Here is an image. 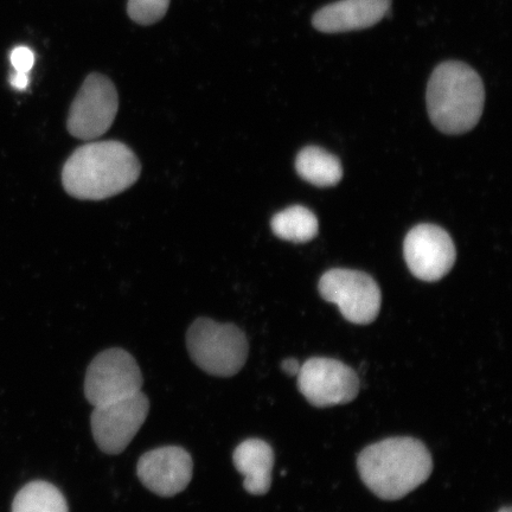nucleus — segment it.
<instances>
[{
    "label": "nucleus",
    "mask_w": 512,
    "mask_h": 512,
    "mask_svg": "<svg viewBox=\"0 0 512 512\" xmlns=\"http://www.w3.org/2000/svg\"><path fill=\"white\" fill-rule=\"evenodd\" d=\"M142 172L139 159L120 142L89 143L75 150L62 170V184L79 200H106L138 181Z\"/></svg>",
    "instance_id": "obj_1"
},
{
    "label": "nucleus",
    "mask_w": 512,
    "mask_h": 512,
    "mask_svg": "<svg viewBox=\"0 0 512 512\" xmlns=\"http://www.w3.org/2000/svg\"><path fill=\"white\" fill-rule=\"evenodd\" d=\"M363 483L384 501H398L430 478L433 460L414 438H389L370 445L357 459Z\"/></svg>",
    "instance_id": "obj_2"
},
{
    "label": "nucleus",
    "mask_w": 512,
    "mask_h": 512,
    "mask_svg": "<svg viewBox=\"0 0 512 512\" xmlns=\"http://www.w3.org/2000/svg\"><path fill=\"white\" fill-rule=\"evenodd\" d=\"M427 110L435 127L463 134L476 127L484 110L482 79L469 64L446 61L433 70L426 92Z\"/></svg>",
    "instance_id": "obj_3"
},
{
    "label": "nucleus",
    "mask_w": 512,
    "mask_h": 512,
    "mask_svg": "<svg viewBox=\"0 0 512 512\" xmlns=\"http://www.w3.org/2000/svg\"><path fill=\"white\" fill-rule=\"evenodd\" d=\"M187 348L192 361L207 374L230 377L239 373L248 357V342L234 324H220L198 318L187 334Z\"/></svg>",
    "instance_id": "obj_4"
},
{
    "label": "nucleus",
    "mask_w": 512,
    "mask_h": 512,
    "mask_svg": "<svg viewBox=\"0 0 512 512\" xmlns=\"http://www.w3.org/2000/svg\"><path fill=\"white\" fill-rule=\"evenodd\" d=\"M143 375L136 360L124 349L100 352L87 369L86 399L93 407L142 392Z\"/></svg>",
    "instance_id": "obj_5"
},
{
    "label": "nucleus",
    "mask_w": 512,
    "mask_h": 512,
    "mask_svg": "<svg viewBox=\"0 0 512 512\" xmlns=\"http://www.w3.org/2000/svg\"><path fill=\"white\" fill-rule=\"evenodd\" d=\"M319 293L326 302L336 304L350 323H373L381 310V291L370 275L335 268L319 280Z\"/></svg>",
    "instance_id": "obj_6"
},
{
    "label": "nucleus",
    "mask_w": 512,
    "mask_h": 512,
    "mask_svg": "<svg viewBox=\"0 0 512 512\" xmlns=\"http://www.w3.org/2000/svg\"><path fill=\"white\" fill-rule=\"evenodd\" d=\"M119 96L107 76L93 73L82 83L70 107L67 127L73 137L94 140L110 130L117 117Z\"/></svg>",
    "instance_id": "obj_7"
},
{
    "label": "nucleus",
    "mask_w": 512,
    "mask_h": 512,
    "mask_svg": "<svg viewBox=\"0 0 512 512\" xmlns=\"http://www.w3.org/2000/svg\"><path fill=\"white\" fill-rule=\"evenodd\" d=\"M150 412V401L143 392L94 407L91 425L96 445L106 454L123 453Z\"/></svg>",
    "instance_id": "obj_8"
},
{
    "label": "nucleus",
    "mask_w": 512,
    "mask_h": 512,
    "mask_svg": "<svg viewBox=\"0 0 512 512\" xmlns=\"http://www.w3.org/2000/svg\"><path fill=\"white\" fill-rule=\"evenodd\" d=\"M298 388L316 407L345 405L360 393L355 370L334 358L313 357L300 367Z\"/></svg>",
    "instance_id": "obj_9"
},
{
    "label": "nucleus",
    "mask_w": 512,
    "mask_h": 512,
    "mask_svg": "<svg viewBox=\"0 0 512 512\" xmlns=\"http://www.w3.org/2000/svg\"><path fill=\"white\" fill-rule=\"evenodd\" d=\"M403 254L414 277L432 283L444 278L456 262V247L446 230L419 224L406 236Z\"/></svg>",
    "instance_id": "obj_10"
},
{
    "label": "nucleus",
    "mask_w": 512,
    "mask_h": 512,
    "mask_svg": "<svg viewBox=\"0 0 512 512\" xmlns=\"http://www.w3.org/2000/svg\"><path fill=\"white\" fill-rule=\"evenodd\" d=\"M194 463L182 447L165 446L143 454L137 475L145 488L160 497H174L188 488Z\"/></svg>",
    "instance_id": "obj_11"
},
{
    "label": "nucleus",
    "mask_w": 512,
    "mask_h": 512,
    "mask_svg": "<svg viewBox=\"0 0 512 512\" xmlns=\"http://www.w3.org/2000/svg\"><path fill=\"white\" fill-rule=\"evenodd\" d=\"M392 0H338L319 9L313 27L323 34H344L374 27L389 14Z\"/></svg>",
    "instance_id": "obj_12"
},
{
    "label": "nucleus",
    "mask_w": 512,
    "mask_h": 512,
    "mask_svg": "<svg viewBox=\"0 0 512 512\" xmlns=\"http://www.w3.org/2000/svg\"><path fill=\"white\" fill-rule=\"evenodd\" d=\"M233 462L248 494L266 495L271 489L274 452L264 440L248 439L235 448Z\"/></svg>",
    "instance_id": "obj_13"
},
{
    "label": "nucleus",
    "mask_w": 512,
    "mask_h": 512,
    "mask_svg": "<svg viewBox=\"0 0 512 512\" xmlns=\"http://www.w3.org/2000/svg\"><path fill=\"white\" fill-rule=\"evenodd\" d=\"M298 175L316 187H334L343 177L339 159L317 146H307L296 159Z\"/></svg>",
    "instance_id": "obj_14"
},
{
    "label": "nucleus",
    "mask_w": 512,
    "mask_h": 512,
    "mask_svg": "<svg viewBox=\"0 0 512 512\" xmlns=\"http://www.w3.org/2000/svg\"><path fill=\"white\" fill-rule=\"evenodd\" d=\"M12 512H69L66 498L53 484L36 480L19 490Z\"/></svg>",
    "instance_id": "obj_15"
},
{
    "label": "nucleus",
    "mask_w": 512,
    "mask_h": 512,
    "mask_svg": "<svg viewBox=\"0 0 512 512\" xmlns=\"http://www.w3.org/2000/svg\"><path fill=\"white\" fill-rule=\"evenodd\" d=\"M271 227L280 239L304 243L316 238L319 226L317 217L311 210L293 206L275 215Z\"/></svg>",
    "instance_id": "obj_16"
},
{
    "label": "nucleus",
    "mask_w": 512,
    "mask_h": 512,
    "mask_svg": "<svg viewBox=\"0 0 512 512\" xmlns=\"http://www.w3.org/2000/svg\"><path fill=\"white\" fill-rule=\"evenodd\" d=\"M170 0H128L127 14L140 25L155 24L168 12Z\"/></svg>",
    "instance_id": "obj_17"
},
{
    "label": "nucleus",
    "mask_w": 512,
    "mask_h": 512,
    "mask_svg": "<svg viewBox=\"0 0 512 512\" xmlns=\"http://www.w3.org/2000/svg\"><path fill=\"white\" fill-rule=\"evenodd\" d=\"M10 61L16 72L29 74L35 64V55L28 47H17L11 51Z\"/></svg>",
    "instance_id": "obj_18"
},
{
    "label": "nucleus",
    "mask_w": 512,
    "mask_h": 512,
    "mask_svg": "<svg viewBox=\"0 0 512 512\" xmlns=\"http://www.w3.org/2000/svg\"><path fill=\"white\" fill-rule=\"evenodd\" d=\"M29 81V75L25 73L16 72L10 78L11 86L17 89V91H25L29 86Z\"/></svg>",
    "instance_id": "obj_19"
},
{
    "label": "nucleus",
    "mask_w": 512,
    "mask_h": 512,
    "mask_svg": "<svg viewBox=\"0 0 512 512\" xmlns=\"http://www.w3.org/2000/svg\"><path fill=\"white\" fill-rule=\"evenodd\" d=\"M300 367L302 366H300L296 358H287V360H285L283 364H281V368H283L285 373L290 376H297Z\"/></svg>",
    "instance_id": "obj_20"
},
{
    "label": "nucleus",
    "mask_w": 512,
    "mask_h": 512,
    "mask_svg": "<svg viewBox=\"0 0 512 512\" xmlns=\"http://www.w3.org/2000/svg\"><path fill=\"white\" fill-rule=\"evenodd\" d=\"M498 512H512V511H511V508L508 507V508H503V509L499 510Z\"/></svg>",
    "instance_id": "obj_21"
}]
</instances>
